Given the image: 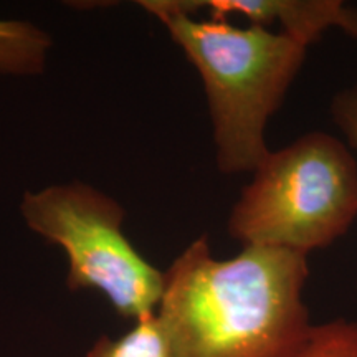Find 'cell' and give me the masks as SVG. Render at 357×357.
Instances as JSON below:
<instances>
[{"label":"cell","instance_id":"6da1fadb","mask_svg":"<svg viewBox=\"0 0 357 357\" xmlns=\"http://www.w3.org/2000/svg\"><path fill=\"white\" fill-rule=\"evenodd\" d=\"M307 257L243 247L217 258L197 238L164 271L158 318L174 357H296L314 324Z\"/></svg>","mask_w":357,"mask_h":357},{"label":"cell","instance_id":"9c48e42d","mask_svg":"<svg viewBox=\"0 0 357 357\" xmlns=\"http://www.w3.org/2000/svg\"><path fill=\"white\" fill-rule=\"evenodd\" d=\"M331 118L349 146L357 151V83L342 88L334 95Z\"/></svg>","mask_w":357,"mask_h":357},{"label":"cell","instance_id":"277c9868","mask_svg":"<svg viewBox=\"0 0 357 357\" xmlns=\"http://www.w3.org/2000/svg\"><path fill=\"white\" fill-rule=\"evenodd\" d=\"M20 211L35 234L65 250L70 289H96L119 316L132 321L158 311L164 273L126 238L124 211L116 200L71 182L25 192Z\"/></svg>","mask_w":357,"mask_h":357},{"label":"cell","instance_id":"7a4b0ae2","mask_svg":"<svg viewBox=\"0 0 357 357\" xmlns=\"http://www.w3.org/2000/svg\"><path fill=\"white\" fill-rule=\"evenodd\" d=\"M202 78L217 166L253 172L270 153L266 128L306 61L307 48L283 32L223 19H197L182 0H146Z\"/></svg>","mask_w":357,"mask_h":357},{"label":"cell","instance_id":"5b68a950","mask_svg":"<svg viewBox=\"0 0 357 357\" xmlns=\"http://www.w3.org/2000/svg\"><path fill=\"white\" fill-rule=\"evenodd\" d=\"M187 10L207 8L212 19L229 20L242 17L250 25L270 29L280 25V32L310 47L331 29L342 30L357 40V10L341 0H182Z\"/></svg>","mask_w":357,"mask_h":357},{"label":"cell","instance_id":"52a82bcc","mask_svg":"<svg viewBox=\"0 0 357 357\" xmlns=\"http://www.w3.org/2000/svg\"><path fill=\"white\" fill-rule=\"evenodd\" d=\"M86 357H174L158 314L134 321V328L119 337L101 336Z\"/></svg>","mask_w":357,"mask_h":357},{"label":"cell","instance_id":"ba28073f","mask_svg":"<svg viewBox=\"0 0 357 357\" xmlns=\"http://www.w3.org/2000/svg\"><path fill=\"white\" fill-rule=\"evenodd\" d=\"M296 357H357V321L339 318L314 324Z\"/></svg>","mask_w":357,"mask_h":357},{"label":"cell","instance_id":"3957f363","mask_svg":"<svg viewBox=\"0 0 357 357\" xmlns=\"http://www.w3.org/2000/svg\"><path fill=\"white\" fill-rule=\"evenodd\" d=\"M229 217L243 247L306 255L341 238L357 218V160L339 137L306 132L271 151Z\"/></svg>","mask_w":357,"mask_h":357},{"label":"cell","instance_id":"8992f818","mask_svg":"<svg viewBox=\"0 0 357 357\" xmlns=\"http://www.w3.org/2000/svg\"><path fill=\"white\" fill-rule=\"evenodd\" d=\"M50 45V37L30 22L0 20V75L40 73Z\"/></svg>","mask_w":357,"mask_h":357}]
</instances>
